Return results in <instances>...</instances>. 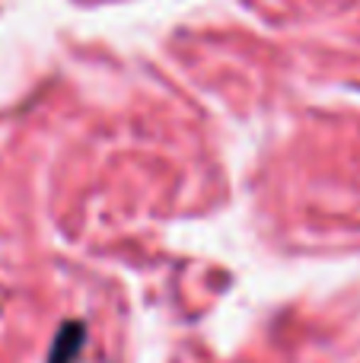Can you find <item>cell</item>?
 <instances>
[{"label":"cell","mask_w":360,"mask_h":363,"mask_svg":"<svg viewBox=\"0 0 360 363\" xmlns=\"http://www.w3.org/2000/svg\"><path fill=\"white\" fill-rule=\"evenodd\" d=\"M86 345V325L77 319L64 322L55 335V345L48 351V363H77L80 360V351Z\"/></svg>","instance_id":"cell-1"}]
</instances>
